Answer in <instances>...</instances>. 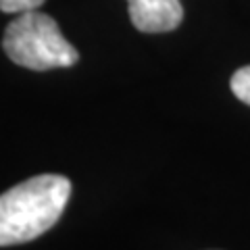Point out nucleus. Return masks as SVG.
<instances>
[{
  "label": "nucleus",
  "mask_w": 250,
  "mask_h": 250,
  "mask_svg": "<svg viewBox=\"0 0 250 250\" xmlns=\"http://www.w3.org/2000/svg\"><path fill=\"white\" fill-rule=\"evenodd\" d=\"M71 182L65 175L29 177L0 194V246L31 242L46 233L65 210Z\"/></svg>",
  "instance_id": "nucleus-1"
},
{
  "label": "nucleus",
  "mask_w": 250,
  "mask_h": 250,
  "mask_svg": "<svg viewBox=\"0 0 250 250\" xmlns=\"http://www.w3.org/2000/svg\"><path fill=\"white\" fill-rule=\"evenodd\" d=\"M2 48L15 65L31 71L71 67L80 61V52L65 40L57 21L38 9L19 13L6 25Z\"/></svg>",
  "instance_id": "nucleus-2"
},
{
  "label": "nucleus",
  "mask_w": 250,
  "mask_h": 250,
  "mask_svg": "<svg viewBox=\"0 0 250 250\" xmlns=\"http://www.w3.org/2000/svg\"><path fill=\"white\" fill-rule=\"evenodd\" d=\"M129 19L144 34H165L179 27L184 9L179 0H127Z\"/></svg>",
  "instance_id": "nucleus-3"
},
{
  "label": "nucleus",
  "mask_w": 250,
  "mask_h": 250,
  "mask_svg": "<svg viewBox=\"0 0 250 250\" xmlns=\"http://www.w3.org/2000/svg\"><path fill=\"white\" fill-rule=\"evenodd\" d=\"M229 85H231L233 96L250 106V65L248 67H240L238 71L231 75Z\"/></svg>",
  "instance_id": "nucleus-4"
},
{
  "label": "nucleus",
  "mask_w": 250,
  "mask_h": 250,
  "mask_svg": "<svg viewBox=\"0 0 250 250\" xmlns=\"http://www.w3.org/2000/svg\"><path fill=\"white\" fill-rule=\"evenodd\" d=\"M44 4V0H0V11L2 13H25L36 11Z\"/></svg>",
  "instance_id": "nucleus-5"
}]
</instances>
